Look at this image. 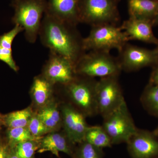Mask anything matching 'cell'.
Returning <instances> with one entry per match:
<instances>
[{"label":"cell","mask_w":158,"mask_h":158,"mask_svg":"<svg viewBox=\"0 0 158 158\" xmlns=\"http://www.w3.org/2000/svg\"><path fill=\"white\" fill-rule=\"evenodd\" d=\"M2 140H1V138H0V143H1V141H2Z\"/></svg>","instance_id":"e575fe53"},{"label":"cell","mask_w":158,"mask_h":158,"mask_svg":"<svg viewBox=\"0 0 158 158\" xmlns=\"http://www.w3.org/2000/svg\"><path fill=\"white\" fill-rule=\"evenodd\" d=\"M41 74L56 86H61L69 84L78 75L73 62L65 57L51 52Z\"/></svg>","instance_id":"30bf717a"},{"label":"cell","mask_w":158,"mask_h":158,"mask_svg":"<svg viewBox=\"0 0 158 158\" xmlns=\"http://www.w3.org/2000/svg\"><path fill=\"white\" fill-rule=\"evenodd\" d=\"M154 135L158 138V125L156 127V128L155 129L152 131Z\"/></svg>","instance_id":"1f68e13d"},{"label":"cell","mask_w":158,"mask_h":158,"mask_svg":"<svg viewBox=\"0 0 158 158\" xmlns=\"http://www.w3.org/2000/svg\"><path fill=\"white\" fill-rule=\"evenodd\" d=\"M85 141L99 148L111 147V139L102 125H96L88 127L85 137Z\"/></svg>","instance_id":"44dd1931"},{"label":"cell","mask_w":158,"mask_h":158,"mask_svg":"<svg viewBox=\"0 0 158 158\" xmlns=\"http://www.w3.org/2000/svg\"><path fill=\"white\" fill-rule=\"evenodd\" d=\"M27 127L32 135L36 138H41L51 132L35 112L31 117Z\"/></svg>","instance_id":"d4e9b609"},{"label":"cell","mask_w":158,"mask_h":158,"mask_svg":"<svg viewBox=\"0 0 158 158\" xmlns=\"http://www.w3.org/2000/svg\"><path fill=\"white\" fill-rule=\"evenodd\" d=\"M40 139L29 140L17 144L14 148L19 157L35 158V153L39 149Z\"/></svg>","instance_id":"603a6c76"},{"label":"cell","mask_w":158,"mask_h":158,"mask_svg":"<svg viewBox=\"0 0 158 158\" xmlns=\"http://www.w3.org/2000/svg\"><path fill=\"white\" fill-rule=\"evenodd\" d=\"M117 57L122 70L127 72L158 66V52L127 43L118 52Z\"/></svg>","instance_id":"9c48e42d"},{"label":"cell","mask_w":158,"mask_h":158,"mask_svg":"<svg viewBox=\"0 0 158 158\" xmlns=\"http://www.w3.org/2000/svg\"><path fill=\"white\" fill-rule=\"evenodd\" d=\"M118 76L101 78L96 85V99L98 114L103 118L120 107L125 102Z\"/></svg>","instance_id":"ba28073f"},{"label":"cell","mask_w":158,"mask_h":158,"mask_svg":"<svg viewBox=\"0 0 158 158\" xmlns=\"http://www.w3.org/2000/svg\"><path fill=\"white\" fill-rule=\"evenodd\" d=\"M103 118L102 126L109 135L113 145L127 143L138 128L126 102L120 107Z\"/></svg>","instance_id":"52a82bcc"},{"label":"cell","mask_w":158,"mask_h":158,"mask_svg":"<svg viewBox=\"0 0 158 158\" xmlns=\"http://www.w3.org/2000/svg\"><path fill=\"white\" fill-rule=\"evenodd\" d=\"M76 70L79 75L101 78L119 76L122 69L117 57H113L110 52L90 51L77 62Z\"/></svg>","instance_id":"277c9868"},{"label":"cell","mask_w":158,"mask_h":158,"mask_svg":"<svg viewBox=\"0 0 158 158\" xmlns=\"http://www.w3.org/2000/svg\"><path fill=\"white\" fill-rule=\"evenodd\" d=\"M77 27L45 13L39 32L43 45L50 52L67 58L75 66L86 53L84 38Z\"/></svg>","instance_id":"6da1fadb"},{"label":"cell","mask_w":158,"mask_h":158,"mask_svg":"<svg viewBox=\"0 0 158 158\" xmlns=\"http://www.w3.org/2000/svg\"><path fill=\"white\" fill-rule=\"evenodd\" d=\"M23 31L24 30L21 26L15 25L12 30L0 37V46L11 49V45L15 38L18 34Z\"/></svg>","instance_id":"484cf974"},{"label":"cell","mask_w":158,"mask_h":158,"mask_svg":"<svg viewBox=\"0 0 158 158\" xmlns=\"http://www.w3.org/2000/svg\"><path fill=\"white\" fill-rule=\"evenodd\" d=\"M0 60L5 62L14 71L17 72L18 71V67L12 57L11 49L0 46Z\"/></svg>","instance_id":"4316f807"},{"label":"cell","mask_w":158,"mask_h":158,"mask_svg":"<svg viewBox=\"0 0 158 158\" xmlns=\"http://www.w3.org/2000/svg\"><path fill=\"white\" fill-rule=\"evenodd\" d=\"M62 116V128L74 144L85 141V134L89 126L86 116L68 102L60 104Z\"/></svg>","instance_id":"8fae6325"},{"label":"cell","mask_w":158,"mask_h":158,"mask_svg":"<svg viewBox=\"0 0 158 158\" xmlns=\"http://www.w3.org/2000/svg\"><path fill=\"white\" fill-rule=\"evenodd\" d=\"M56 86L42 74L34 77L30 94L32 102L31 107L35 112L44 107L55 99Z\"/></svg>","instance_id":"2e32d148"},{"label":"cell","mask_w":158,"mask_h":158,"mask_svg":"<svg viewBox=\"0 0 158 158\" xmlns=\"http://www.w3.org/2000/svg\"><path fill=\"white\" fill-rule=\"evenodd\" d=\"M95 78L79 75L67 85L62 86L68 102L72 105L86 117L98 115Z\"/></svg>","instance_id":"7a4b0ae2"},{"label":"cell","mask_w":158,"mask_h":158,"mask_svg":"<svg viewBox=\"0 0 158 158\" xmlns=\"http://www.w3.org/2000/svg\"><path fill=\"white\" fill-rule=\"evenodd\" d=\"M81 0H48L45 13L66 22L77 25L80 23Z\"/></svg>","instance_id":"9a60e30c"},{"label":"cell","mask_w":158,"mask_h":158,"mask_svg":"<svg viewBox=\"0 0 158 158\" xmlns=\"http://www.w3.org/2000/svg\"><path fill=\"white\" fill-rule=\"evenodd\" d=\"M130 17L153 20L158 13V0H128Z\"/></svg>","instance_id":"ac0fdd59"},{"label":"cell","mask_w":158,"mask_h":158,"mask_svg":"<svg viewBox=\"0 0 158 158\" xmlns=\"http://www.w3.org/2000/svg\"><path fill=\"white\" fill-rule=\"evenodd\" d=\"M152 21L153 27L158 26V13L156 17L153 19Z\"/></svg>","instance_id":"4dcf8cb0"},{"label":"cell","mask_w":158,"mask_h":158,"mask_svg":"<svg viewBox=\"0 0 158 158\" xmlns=\"http://www.w3.org/2000/svg\"><path fill=\"white\" fill-rule=\"evenodd\" d=\"M148 82L158 85V66L152 69Z\"/></svg>","instance_id":"f1b7e54d"},{"label":"cell","mask_w":158,"mask_h":158,"mask_svg":"<svg viewBox=\"0 0 158 158\" xmlns=\"http://www.w3.org/2000/svg\"><path fill=\"white\" fill-rule=\"evenodd\" d=\"M153 27L152 20L129 17L120 27L129 40H139L157 45L158 39L153 34Z\"/></svg>","instance_id":"5bb4252c"},{"label":"cell","mask_w":158,"mask_h":158,"mask_svg":"<svg viewBox=\"0 0 158 158\" xmlns=\"http://www.w3.org/2000/svg\"><path fill=\"white\" fill-rule=\"evenodd\" d=\"M80 23L91 27L106 24L117 25L120 20L116 0H81Z\"/></svg>","instance_id":"8992f818"},{"label":"cell","mask_w":158,"mask_h":158,"mask_svg":"<svg viewBox=\"0 0 158 158\" xmlns=\"http://www.w3.org/2000/svg\"><path fill=\"white\" fill-rule=\"evenodd\" d=\"M76 144H74L65 132H51L40 139V146L37 152H50L60 158L59 152L65 153L72 158H76Z\"/></svg>","instance_id":"4fadbf2b"},{"label":"cell","mask_w":158,"mask_h":158,"mask_svg":"<svg viewBox=\"0 0 158 158\" xmlns=\"http://www.w3.org/2000/svg\"><path fill=\"white\" fill-rule=\"evenodd\" d=\"M7 158H19L15 152L14 148H10Z\"/></svg>","instance_id":"f546056e"},{"label":"cell","mask_w":158,"mask_h":158,"mask_svg":"<svg viewBox=\"0 0 158 158\" xmlns=\"http://www.w3.org/2000/svg\"><path fill=\"white\" fill-rule=\"evenodd\" d=\"M34 112L31 106L11 112L3 116V124L8 128L27 127Z\"/></svg>","instance_id":"ffe728a7"},{"label":"cell","mask_w":158,"mask_h":158,"mask_svg":"<svg viewBox=\"0 0 158 158\" xmlns=\"http://www.w3.org/2000/svg\"><path fill=\"white\" fill-rule=\"evenodd\" d=\"M10 149L7 141H1L0 143V158H7Z\"/></svg>","instance_id":"83f0119b"},{"label":"cell","mask_w":158,"mask_h":158,"mask_svg":"<svg viewBox=\"0 0 158 158\" xmlns=\"http://www.w3.org/2000/svg\"><path fill=\"white\" fill-rule=\"evenodd\" d=\"M140 102L148 114L158 118V85L148 82L141 94Z\"/></svg>","instance_id":"d6986e66"},{"label":"cell","mask_w":158,"mask_h":158,"mask_svg":"<svg viewBox=\"0 0 158 158\" xmlns=\"http://www.w3.org/2000/svg\"><path fill=\"white\" fill-rule=\"evenodd\" d=\"M156 48V49L157 50V51L158 52V44L157 45V47Z\"/></svg>","instance_id":"836d02e7"},{"label":"cell","mask_w":158,"mask_h":158,"mask_svg":"<svg viewBox=\"0 0 158 158\" xmlns=\"http://www.w3.org/2000/svg\"><path fill=\"white\" fill-rule=\"evenodd\" d=\"M60 104L55 99L47 106L35 112L51 132L60 131L62 128Z\"/></svg>","instance_id":"e0dca14e"},{"label":"cell","mask_w":158,"mask_h":158,"mask_svg":"<svg viewBox=\"0 0 158 158\" xmlns=\"http://www.w3.org/2000/svg\"><path fill=\"white\" fill-rule=\"evenodd\" d=\"M15 12L13 21L15 25L21 26L26 39L34 43L39 35L42 15L47 9L45 0H15Z\"/></svg>","instance_id":"3957f363"},{"label":"cell","mask_w":158,"mask_h":158,"mask_svg":"<svg viewBox=\"0 0 158 158\" xmlns=\"http://www.w3.org/2000/svg\"><path fill=\"white\" fill-rule=\"evenodd\" d=\"M129 41L120 27L112 24L91 27L88 37L84 38L86 51H101L110 52L111 50L118 52Z\"/></svg>","instance_id":"5b68a950"},{"label":"cell","mask_w":158,"mask_h":158,"mask_svg":"<svg viewBox=\"0 0 158 158\" xmlns=\"http://www.w3.org/2000/svg\"><path fill=\"white\" fill-rule=\"evenodd\" d=\"M127 144L132 158H158V138L152 131L138 128Z\"/></svg>","instance_id":"7c38bea8"},{"label":"cell","mask_w":158,"mask_h":158,"mask_svg":"<svg viewBox=\"0 0 158 158\" xmlns=\"http://www.w3.org/2000/svg\"><path fill=\"white\" fill-rule=\"evenodd\" d=\"M37 139L40 138H34L27 127L9 128L6 132V141L10 148L24 141Z\"/></svg>","instance_id":"7402d4cb"},{"label":"cell","mask_w":158,"mask_h":158,"mask_svg":"<svg viewBox=\"0 0 158 158\" xmlns=\"http://www.w3.org/2000/svg\"><path fill=\"white\" fill-rule=\"evenodd\" d=\"M77 148L76 158H102V148L95 147L84 141Z\"/></svg>","instance_id":"cb8c5ba5"},{"label":"cell","mask_w":158,"mask_h":158,"mask_svg":"<svg viewBox=\"0 0 158 158\" xmlns=\"http://www.w3.org/2000/svg\"><path fill=\"white\" fill-rule=\"evenodd\" d=\"M2 125H4L3 124V116H2L0 114V128Z\"/></svg>","instance_id":"d6a6232c"}]
</instances>
